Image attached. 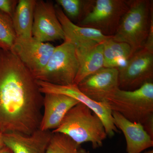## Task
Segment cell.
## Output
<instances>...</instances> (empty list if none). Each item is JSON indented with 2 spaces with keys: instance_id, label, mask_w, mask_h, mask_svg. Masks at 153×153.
Here are the masks:
<instances>
[{
  "instance_id": "5bb4252c",
  "label": "cell",
  "mask_w": 153,
  "mask_h": 153,
  "mask_svg": "<svg viewBox=\"0 0 153 153\" xmlns=\"http://www.w3.org/2000/svg\"><path fill=\"white\" fill-rule=\"evenodd\" d=\"M52 134V131L38 128L30 134H3V140L13 153H46Z\"/></svg>"
},
{
  "instance_id": "ffe728a7",
  "label": "cell",
  "mask_w": 153,
  "mask_h": 153,
  "mask_svg": "<svg viewBox=\"0 0 153 153\" xmlns=\"http://www.w3.org/2000/svg\"><path fill=\"white\" fill-rule=\"evenodd\" d=\"M16 38L12 19L0 11V49L11 50Z\"/></svg>"
},
{
  "instance_id": "6da1fadb",
  "label": "cell",
  "mask_w": 153,
  "mask_h": 153,
  "mask_svg": "<svg viewBox=\"0 0 153 153\" xmlns=\"http://www.w3.org/2000/svg\"><path fill=\"white\" fill-rule=\"evenodd\" d=\"M44 95L10 50L0 49V131L30 134L39 128Z\"/></svg>"
},
{
  "instance_id": "8992f818",
  "label": "cell",
  "mask_w": 153,
  "mask_h": 153,
  "mask_svg": "<svg viewBox=\"0 0 153 153\" xmlns=\"http://www.w3.org/2000/svg\"><path fill=\"white\" fill-rule=\"evenodd\" d=\"M79 64L75 47L64 41L55 49L44 69L34 76L36 80L65 85L74 84Z\"/></svg>"
},
{
  "instance_id": "d4e9b609",
  "label": "cell",
  "mask_w": 153,
  "mask_h": 153,
  "mask_svg": "<svg viewBox=\"0 0 153 153\" xmlns=\"http://www.w3.org/2000/svg\"><path fill=\"white\" fill-rule=\"evenodd\" d=\"M0 153H13L9 148L5 146L0 150Z\"/></svg>"
},
{
  "instance_id": "e0dca14e",
  "label": "cell",
  "mask_w": 153,
  "mask_h": 153,
  "mask_svg": "<svg viewBox=\"0 0 153 153\" xmlns=\"http://www.w3.org/2000/svg\"><path fill=\"white\" fill-rule=\"evenodd\" d=\"M102 44L87 51L76 52L79 67L74 84L78 85L85 77L104 67Z\"/></svg>"
},
{
  "instance_id": "277c9868",
  "label": "cell",
  "mask_w": 153,
  "mask_h": 153,
  "mask_svg": "<svg viewBox=\"0 0 153 153\" xmlns=\"http://www.w3.org/2000/svg\"><path fill=\"white\" fill-rule=\"evenodd\" d=\"M152 14L153 1L129 0L128 9L112 36L113 40L128 44L133 54L142 49L149 31Z\"/></svg>"
},
{
  "instance_id": "603a6c76",
  "label": "cell",
  "mask_w": 153,
  "mask_h": 153,
  "mask_svg": "<svg viewBox=\"0 0 153 153\" xmlns=\"http://www.w3.org/2000/svg\"><path fill=\"white\" fill-rule=\"evenodd\" d=\"M143 48L153 53V14L151 17L149 31Z\"/></svg>"
},
{
  "instance_id": "484cf974",
  "label": "cell",
  "mask_w": 153,
  "mask_h": 153,
  "mask_svg": "<svg viewBox=\"0 0 153 153\" xmlns=\"http://www.w3.org/2000/svg\"><path fill=\"white\" fill-rule=\"evenodd\" d=\"M143 153H153V150H151L147 151V152H145Z\"/></svg>"
},
{
  "instance_id": "44dd1931",
  "label": "cell",
  "mask_w": 153,
  "mask_h": 153,
  "mask_svg": "<svg viewBox=\"0 0 153 153\" xmlns=\"http://www.w3.org/2000/svg\"><path fill=\"white\" fill-rule=\"evenodd\" d=\"M88 0H56L63 13L69 20L79 22L84 16Z\"/></svg>"
},
{
  "instance_id": "7402d4cb",
  "label": "cell",
  "mask_w": 153,
  "mask_h": 153,
  "mask_svg": "<svg viewBox=\"0 0 153 153\" xmlns=\"http://www.w3.org/2000/svg\"><path fill=\"white\" fill-rule=\"evenodd\" d=\"M19 1L0 0V11L13 18Z\"/></svg>"
},
{
  "instance_id": "4fadbf2b",
  "label": "cell",
  "mask_w": 153,
  "mask_h": 153,
  "mask_svg": "<svg viewBox=\"0 0 153 153\" xmlns=\"http://www.w3.org/2000/svg\"><path fill=\"white\" fill-rule=\"evenodd\" d=\"M56 15L60 22L65 40L71 43L76 49L90 48L102 44L112 36H107L98 30L80 27L74 24L66 16L60 6L55 5Z\"/></svg>"
},
{
  "instance_id": "9c48e42d",
  "label": "cell",
  "mask_w": 153,
  "mask_h": 153,
  "mask_svg": "<svg viewBox=\"0 0 153 153\" xmlns=\"http://www.w3.org/2000/svg\"><path fill=\"white\" fill-rule=\"evenodd\" d=\"M55 47L32 37L16 38L10 51L15 54L35 76L49 61Z\"/></svg>"
},
{
  "instance_id": "cb8c5ba5",
  "label": "cell",
  "mask_w": 153,
  "mask_h": 153,
  "mask_svg": "<svg viewBox=\"0 0 153 153\" xmlns=\"http://www.w3.org/2000/svg\"><path fill=\"white\" fill-rule=\"evenodd\" d=\"M3 135L2 133L0 131V150L5 146V145L4 140H3Z\"/></svg>"
},
{
  "instance_id": "2e32d148",
  "label": "cell",
  "mask_w": 153,
  "mask_h": 153,
  "mask_svg": "<svg viewBox=\"0 0 153 153\" xmlns=\"http://www.w3.org/2000/svg\"><path fill=\"white\" fill-rule=\"evenodd\" d=\"M36 0H19L12 18L17 38H31Z\"/></svg>"
},
{
  "instance_id": "ac0fdd59",
  "label": "cell",
  "mask_w": 153,
  "mask_h": 153,
  "mask_svg": "<svg viewBox=\"0 0 153 153\" xmlns=\"http://www.w3.org/2000/svg\"><path fill=\"white\" fill-rule=\"evenodd\" d=\"M103 66L118 68L133 55L130 46L113 40L112 37L103 43Z\"/></svg>"
},
{
  "instance_id": "9a60e30c",
  "label": "cell",
  "mask_w": 153,
  "mask_h": 153,
  "mask_svg": "<svg viewBox=\"0 0 153 153\" xmlns=\"http://www.w3.org/2000/svg\"><path fill=\"white\" fill-rule=\"evenodd\" d=\"M112 115L115 125L125 137L127 153H141L152 147L153 139L142 125L130 121L116 111H112Z\"/></svg>"
},
{
  "instance_id": "ba28073f",
  "label": "cell",
  "mask_w": 153,
  "mask_h": 153,
  "mask_svg": "<svg viewBox=\"0 0 153 153\" xmlns=\"http://www.w3.org/2000/svg\"><path fill=\"white\" fill-rule=\"evenodd\" d=\"M40 91L45 93H55L68 96L77 101L85 105L97 115L102 121L107 136L111 137L116 133L118 129L115 125L111 110L105 102H96L88 97L82 93L75 84L61 85H55L41 80H36Z\"/></svg>"
},
{
  "instance_id": "3957f363",
  "label": "cell",
  "mask_w": 153,
  "mask_h": 153,
  "mask_svg": "<svg viewBox=\"0 0 153 153\" xmlns=\"http://www.w3.org/2000/svg\"><path fill=\"white\" fill-rule=\"evenodd\" d=\"M105 102L112 111L144 126L153 121V82L145 83L134 90L117 88Z\"/></svg>"
},
{
  "instance_id": "8fae6325",
  "label": "cell",
  "mask_w": 153,
  "mask_h": 153,
  "mask_svg": "<svg viewBox=\"0 0 153 153\" xmlns=\"http://www.w3.org/2000/svg\"><path fill=\"white\" fill-rule=\"evenodd\" d=\"M118 75V68L103 67L85 77L77 85L91 100L104 102L119 88Z\"/></svg>"
},
{
  "instance_id": "d6986e66",
  "label": "cell",
  "mask_w": 153,
  "mask_h": 153,
  "mask_svg": "<svg viewBox=\"0 0 153 153\" xmlns=\"http://www.w3.org/2000/svg\"><path fill=\"white\" fill-rule=\"evenodd\" d=\"M46 153H91L64 134L52 133Z\"/></svg>"
},
{
  "instance_id": "7a4b0ae2",
  "label": "cell",
  "mask_w": 153,
  "mask_h": 153,
  "mask_svg": "<svg viewBox=\"0 0 153 153\" xmlns=\"http://www.w3.org/2000/svg\"><path fill=\"white\" fill-rule=\"evenodd\" d=\"M52 132L66 134L79 145L91 143L93 149L102 146L107 137L101 120L81 102L68 111L60 126Z\"/></svg>"
},
{
  "instance_id": "7c38bea8",
  "label": "cell",
  "mask_w": 153,
  "mask_h": 153,
  "mask_svg": "<svg viewBox=\"0 0 153 153\" xmlns=\"http://www.w3.org/2000/svg\"><path fill=\"white\" fill-rule=\"evenodd\" d=\"M43 94V111L39 128L44 131H52L60 126L68 111L80 102L63 94Z\"/></svg>"
},
{
  "instance_id": "5b68a950",
  "label": "cell",
  "mask_w": 153,
  "mask_h": 153,
  "mask_svg": "<svg viewBox=\"0 0 153 153\" xmlns=\"http://www.w3.org/2000/svg\"><path fill=\"white\" fill-rule=\"evenodd\" d=\"M129 2V0H88L84 16L76 25L113 36L128 9Z\"/></svg>"
},
{
  "instance_id": "52a82bcc",
  "label": "cell",
  "mask_w": 153,
  "mask_h": 153,
  "mask_svg": "<svg viewBox=\"0 0 153 153\" xmlns=\"http://www.w3.org/2000/svg\"><path fill=\"white\" fill-rule=\"evenodd\" d=\"M118 69L119 88L122 90H134L153 82V53L143 48Z\"/></svg>"
},
{
  "instance_id": "30bf717a",
  "label": "cell",
  "mask_w": 153,
  "mask_h": 153,
  "mask_svg": "<svg viewBox=\"0 0 153 153\" xmlns=\"http://www.w3.org/2000/svg\"><path fill=\"white\" fill-rule=\"evenodd\" d=\"M32 36L44 43L65 40L64 32L52 2L36 1Z\"/></svg>"
}]
</instances>
